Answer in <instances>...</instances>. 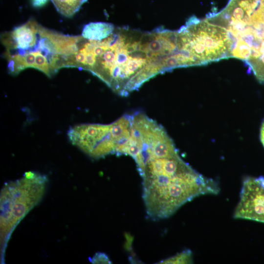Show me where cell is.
Masks as SVG:
<instances>
[{
	"mask_svg": "<svg viewBox=\"0 0 264 264\" xmlns=\"http://www.w3.org/2000/svg\"><path fill=\"white\" fill-rule=\"evenodd\" d=\"M134 160L142 178L146 213L153 220L168 218L195 198L220 191L217 181L194 170L181 158L176 147H144Z\"/></svg>",
	"mask_w": 264,
	"mask_h": 264,
	"instance_id": "6da1fadb",
	"label": "cell"
},
{
	"mask_svg": "<svg viewBox=\"0 0 264 264\" xmlns=\"http://www.w3.org/2000/svg\"><path fill=\"white\" fill-rule=\"evenodd\" d=\"M141 31L115 28L107 38L88 40L80 50L81 66L113 91L127 96L159 74L148 60L140 42Z\"/></svg>",
	"mask_w": 264,
	"mask_h": 264,
	"instance_id": "7a4b0ae2",
	"label": "cell"
},
{
	"mask_svg": "<svg viewBox=\"0 0 264 264\" xmlns=\"http://www.w3.org/2000/svg\"><path fill=\"white\" fill-rule=\"evenodd\" d=\"M220 22L230 41V57L245 61L264 84V0L229 2Z\"/></svg>",
	"mask_w": 264,
	"mask_h": 264,
	"instance_id": "3957f363",
	"label": "cell"
},
{
	"mask_svg": "<svg viewBox=\"0 0 264 264\" xmlns=\"http://www.w3.org/2000/svg\"><path fill=\"white\" fill-rule=\"evenodd\" d=\"M192 55L198 66L230 57V42L226 31L208 18L195 16L186 23Z\"/></svg>",
	"mask_w": 264,
	"mask_h": 264,
	"instance_id": "277c9868",
	"label": "cell"
},
{
	"mask_svg": "<svg viewBox=\"0 0 264 264\" xmlns=\"http://www.w3.org/2000/svg\"><path fill=\"white\" fill-rule=\"evenodd\" d=\"M44 176L28 172L24 177L5 185L2 191L10 196V198L1 194V197L10 199L8 209L1 211V220H11V228L22 218L41 199L46 181Z\"/></svg>",
	"mask_w": 264,
	"mask_h": 264,
	"instance_id": "5b68a950",
	"label": "cell"
},
{
	"mask_svg": "<svg viewBox=\"0 0 264 264\" xmlns=\"http://www.w3.org/2000/svg\"><path fill=\"white\" fill-rule=\"evenodd\" d=\"M68 136L72 144L92 157L99 158L116 154L117 145L110 124L76 125L69 130Z\"/></svg>",
	"mask_w": 264,
	"mask_h": 264,
	"instance_id": "8992f818",
	"label": "cell"
},
{
	"mask_svg": "<svg viewBox=\"0 0 264 264\" xmlns=\"http://www.w3.org/2000/svg\"><path fill=\"white\" fill-rule=\"evenodd\" d=\"M234 218L264 223V176L243 179Z\"/></svg>",
	"mask_w": 264,
	"mask_h": 264,
	"instance_id": "52a82bcc",
	"label": "cell"
},
{
	"mask_svg": "<svg viewBox=\"0 0 264 264\" xmlns=\"http://www.w3.org/2000/svg\"><path fill=\"white\" fill-rule=\"evenodd\" d=\"M114 28V25L110 23L90 22L84 26L82 36L88 40L100 41L107 38Z\"/></svg>",
	"mask_w": 264,
	"mask_h": 264,
	"instance_id": "ba28073f",
	"label": "cell"
},
{
	"mask_svg": "<svg viewBox=\"0 0 264 264\" xmlns=\"http://www.w3.org/2000/svg\"><path fill=\"white\" fill-rule=\"evenodd\" d=\"M57 10L62 15L70 17L87 0H51Z\"/></svg>",
	"mask_w": 264,
	"mask_h": 264,
	"instance_id": "9c48e42d",
	"label": "cell"
},
{
	"mask_svg": "<svg viewBox=\"0 0 264 264\" xmlns=\"http://www.w3.org/2000/svg\"><path fill=\"white\" fill-rule=\"evenodd\" d=\"M193 254L190 250H185L179 253L161 261L158 264H191L193 263Z\"/></svg>",
	"mask_w": 264,
	"mask_h": 264,
	"instance_id": "30bf717a",
	"label": "cell"
},
{
	"mask_svg": "<svg viewBox=\"0 0 264 264\" xmlns=\"http://www.w3.org/2000/svg\"><path fill=\"white\" fill-rule=\"evenodd\" d=\"M89 261L92 264H111L108 256L103 252L96 253Z\"/></svg>",
	"mask_w": 264,
	"mask_h": 264,
	"instance_id": "8fae6325",
	"label": "cell"
},
{
	"mask_svg": "<svg viewBox=\"0 0 264 264\" xmlns=\"http://www.w3.org/2000/svg\"><path fill=\"white\" fill-rule=\"evenodd\" d=\"M48 0H32V5L35 7H41L46 4Z\"/></svg>",
	"mask_w": 264,
	"mask_h": 264,
	"instance_id": "7c38bea8",
	"label": "cell"
},
{
	"mask_svg": "<svg viewBox=\"0 0 264 264\" xmlns=\"http://www.w3.org/2000/svg\"><path fill=\"white\" fill-rule=\"evenodd\" d=\"M260 140L264 147V120L262 123L260 130Z\"/></svg>",
	"mask_w": 264,
	"mask_h": 264,
	"instance_id": "4fadbf2b",
	"label": "cell"
}]
</instances>
